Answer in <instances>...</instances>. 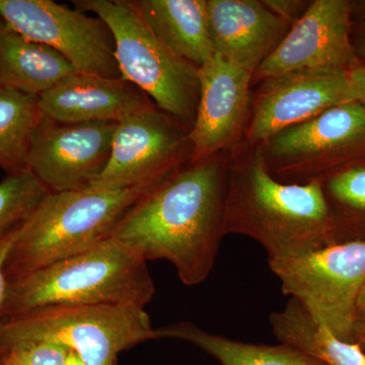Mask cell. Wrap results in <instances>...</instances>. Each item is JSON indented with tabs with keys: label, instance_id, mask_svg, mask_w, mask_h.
I'll use <instances>...</instances> for the list:
<instances>
[{
	"label": "cell",
	"instance_id": "obj_1",
	"mask_svg": "<svg viewBox=\"0 0 365 365\" xmlns=\"http://www.w3.org/2000/svg\"><path fill=\"white\" fill-rule=\"evenodd\" d=\"M228 158L190 160L134 203L112 239L145 261L170 262L185 285L204 282L225 237Z\"/></svg>",
	"mask_w": 365,
	"mask_h": 365
},
{
	"label": "cell",
	"instance_id": "obj_2",
	"mask_svg": "<svg viewBox=\"0 0 365 365\" xmlns=\"http://www.w3.org/2000/svg\"><path fill=\"white\" fill-rule=\"evenodd\" d=\"M225 232L259 242L268 261L328 246L330 211L321 182L278 181L269 172L260 145L242 140L228 158Z\"/></svg>",
	"mask_w": 365,
	"mask_h": 365
},
{
	"label": "cell",
	"instance_id": "obj_3",
	"mask_svg": "<svg viewBox=\"0 0 365 365\" xmlns=\"http://www.w3.org/2000/svg\"><path fill=\"white\" fill-rule=\"evenodd\" d=\"M155 294L148 261L116 240L7 283L0 319L50 306L145 307Z\"/></svg>",
	"mask_w": 365,
	"mask_h": 365
},
{
	"label": "cell",
	"instance_id": "obj_4",
	"mask_svg": "<svg viewBox=\"0 0 365 365\" xmlns=\"http://www.w3.org/2000/svg\"><path fill=\"white\" fill-rule=\"evenodd\" d=\"M150 190L88 186L48 194L23 223L7 255V283L110 239L129 209Z\"/></svg>",
	"mask_w": 365,
	"mask_h": 365
},
{
	"label": "cell",
	"instance_id": "obj_5",
	"mask_svg": "<svg viewBox=\"0 0 365 365\" xmlns=\"http://www.w3.org/2000/svg\"><path fill=\"white\" fill-rule=\"evenodd\" d=\"M109 26L122 78L143 91L158 109L191 129L200 95V68L181 58L144 20L136 0H74Z\"/></svg>",
	"mask_w": 365,
	"mask_h": 365
},
{
	"label": "cell",
	"instance_id": "obj_6",
	"mask_svg": "<svg viewBox=\"0 0 365 365\" xmlns=\"http://www.w3.org/2000/svg\"><path fill=\"white\" fill-rule=\"evenodd\" d=\"M155 339L157 329L138 307L50 306L0 319V341L53 343L86 365H116L124 350Z\"/></svg>",
	"mask_w": 365,
	"mask_h": 365
},
{
	"label": "cell",
	"instance_id": "obj_7",
	"mask_svg": "<svg viewBox=\"0 0 365 365\" xmlns=\"http://www.w3.org/2000/svg\"><path fill=\"white\" fill-rule=\"evenodd\" d=\"M268 263L283 294L297 300L334 337L352 343L357 299L365 283V242L328 245Z\"/></svg>",
	"mask_w": 365,
	"mask_h": 365
},
{
	"label": "cell",
	"instance_id": "obj_8",
	"mask_svg": "<svg viewBox=\"0 0 365 365\" xmlns=\"http://www.w3.org/2000/svg\"><path fill=\"white\" fill-rule=\"evenodd\" d=\"M269 172L287 184L319 181L365 160V106H336L259 144Z\"/></svg>",
	"mask_w": 365,
	"mask_h": 365
},
{
	"label": "cell",
	"instance_id": "obj_9",
	"mask_svg": "<svg viewBox=\"0 0 365 365\" xmlns=\"http://www.w3.org/2000/svg\"><path fill=\"white\" fill-rule=\"evenodd\" d=\"M190 129L151 104L118 122L105 169L91 186L153 189L191 160Z\"/></svg>",
	"mask_w": 365,
	"mask_h": 365
},
{
	"label": "cell",
	"instance_id": "obj_10",
	"mask_svg": "<svg viewBox=\"0 0 365 365\" xmlns=\"http://www.w3.org/2000/svg\"><path fill=\"white\" fill-rule=\"evenodd\" d=\"M0 18L26 39L58 52L81 73L122 78L114 37L98 16L52 0H0Z\"/></svg>",
	"mask_w": 365,
	"mask_h": 365
},
{
	"label": "cell",
	"instance_id": "obj_11",
	"mask_svg": "<svg viewBox=\"0 0 365 365\" xmlns=\"http://www.w3.org/2000/svg\"><path fill=\"white\" fill-rule=\"evenodd\" d=\"M359 64L352 43L351 1L314 0L255 71L253 81L292 72H350Z\"/></svg>",
	"mask_w": 365,
	"mask_h": 365
},
{
	"label": "cell",
	"instance_id": "obj_12",
	"mask_svg": "<svg viewBox=\"0 0 365 365\" xmlns=\"http://www.w3.org/2000/svg\"><path fill=\"white\" fill-rule=\"evenodd\" d=\"M355 101L349 72L300 71L263 79L251 97L244 141L259 145L283 129Z\"/></svg>",
	"mask_w": 365,
	"mask_h": 365
},
{
	"label": "cell",
	"instance_id": "obj_13",
	"mask_svg": "<svg viewBox=\"0 0 365 365\" xmlns=\"http://www.w3.org/2000/svg\"><path fill=\"white\" fill-rule=\"evenodd\" d=\"M116 125L59 123L43 117L31 138L26 169L50 193L86 188L107 165Z\"/></svg>",
	"mask_w": 365,
	"mask_h": 365
},
{
	"label": "cell",
	"instance_id": "obj_14",
	"mask_svg": "<svg viewBox=\"0 0 365 365\" xmlns=\"http://www.w3.org/2000/svg\"><path fill=\"white\" fill-rule=\"evenodd\" d=\"M200 95L189 131L192 160L230 153L244 140L253 74L220 54L199 71Z\"/></svg>",
	"mask_w": 365,
	"mask_h": 365
},
{
	"label": "cell",
	"instance_id": "obj_15",
	"mask_svg": "<svg viewBox=\"0 0 365 365\" xmlns=\"http://www.w3.org/2000/svg\"><path fill=\"white\" fill-rule=\"evenodd\" d=\"M206 4L213 52L252 74L294 26L262 0H207Z\"/></svg>",
	"mask_w": 365,
	"mask_h": 365
},
{
	"label": "cell",
	"instance_id": "obj_16",
	"mask_svg": "<svg viewBox=\"0 0 365 365\" xmlns=\"http://www.w3.org/2000/svg\"><path fill=\"white\" fill-rule=\"evenodd\" d=\"M153 103L124 78L78 73L39 97L43 117L66 124L118 122Z\"/></svg>",
	"mask_w": 365,
	"mask_h": 365
},
{
	"label": "cell",
	"instance_id": "obj_17",
	"mask_svg": "<svg viewBox=\"0 0 365 365\" xmlns=\"http://www.w3.org/2000/svg\"><path fill=\"white\" fill-rule=\"evenodd\" d=\"M76 73L58 52L26 39L0 21V85L40 97Z\"/></svg>",
	"mask_w": 365,
	"mask_h": 365
},
{
	"label": "cell",
	"instance_id": "obj_18",
	"mask_svg": "<svg viewBox=\"0 0 365 365\" xmlns=\"http://www.w3.org/2000/svg\"><path fill=\"white\" fill-rule=\"evenodd\" d=\"M207 0H136L155 35L181 58L201 66L215 54L208 32Z\"/></svg>",
	"mask_w": 365,
	"mask_h": 365
},
{
	"label": "cell",
	"instance_id": "obj_19",
	"mask_svg": "<svg viewBox=\"0 0 365 365\" xmlns=\"http://www.w3.org/2000/svg\"><path fill=\"white\" fill-rule=\"evenodd\" d=\"M158 339L187 341L215 357L222 365H309L314 357L285 344H252L209 333L191 322L157 329Z\"/></svg>",
	"mask_w": 365,
	"mask_h": 365
},
{
	"label": "cell",
	"instance_id": "obj_20",
	"mask_svg": "<svg viewBox=\"0 0 365 365\" xmlns=\"http://www.w3.org/2000/svg\"><path fill=\"white\" fill-rule=\"evenodd\" d=\"M269 319L272 332L281 344L329 365H365V351L359 345L334 337L294 299H289L284 309L274 312Z\"/></svg>",
	"mask_w": 365,
	"mask_h": 365
},
{
	"label": "cell",
	"instance_id": "obj_21",
	"mask_svg": "<svg viewBox=\"0 0 365 365\" xmlns=\"http://www.w3.org/2000/svg\"><path fill=\"white\" fill-rule=\"evenodd\" d=\"M42 119L39 97L0 85V168L26 169L31 138Z\"/></svg>",
	"mask_w": 365,
	"mask_h": 365
},
{
	"label": "cell",
	"instance_id": "obj_22",
	"mask_svg": "<svg viewBox=\"0 0 365 365\" xmlns=\"http://www.w3.org/2000/svg\"><path fill=\"white\" fill-rule=\"evenodd\" d=\"M321 184L330 211V228L346 220H365V160L333 173Z\"/></svg>",
	"mask_w": 365,
	"mask_h": 365
},
{
	"label": "cell",
	"instance_id": "obj_23",
	"mask_svg": "<svg viewBox=\"0 0 365 365\" xmlns=\"http://www.w3.org/2000/svg\"><path fill=\"white\" fill-rule=\"evenodd\" d=\"M49 193L30 170L9 173L0 182V239L21 227Z\"/></svg>",
	"mask_w": 365,
	"mask_h": 365
},
{
	"label": "cell",
	"instance_id": "obj_24",
	"mask_svg": "<svg viewBox=\"0 0 365 365\" xmlns=\"http://www.w3.org/2000/svg\"><path fill=\"white\" fill-rule=\"evenodd\" d=\"M69 353L43 341H0V365H66Z\"/></svg>",
	"mask_w": 365,
	"mask_h": 365
},
{
	"label": "cell",
	"instance_id": "obj_25",
	"mask_svg": "<svg viewBox=\"0 0 365 365\" xmlns=\"http://www.w3.org/2000/svg\"><path fill=\"white\" fill-rule=\"evenodd\" d=\"M272 13L294 25L306 14L312 1L307 0H262Z\"/></svg>",
	"mask_w": 365,
	"mask_h": 365
},
{
	"label": "cell",
	"instance_id": "obj_26",
	"mask_svg": "<svg viewBox=\"0 0 365 365\" xmlns=\"http://www.w3.org/2000/svg\"><path fill=\"white\" fill-rule=\"evenodd\" d=\"M21 225L0 239V311H1L2 304H4V297H6L7 287L4 264H6L7 255H9L14 241L20 234Z\"/></svg>",
	"mask_w": 365,
	"mask_h": 365
},
{
	"label": "cell",
	"instance_id": "obj_27",
	"mask_svg": "<svg viewBox=\"0 0 365 365\" xmlns=\"http://www.w3.org/2000/svg\"><path fill=\"white\" fill-rule=\"evenodd\" d=\"M352 343L365 351V283L357 299Z\"/></svg>",
	"mask_w": 365,
	"mask_h": 365
},
{
	"label": "cell",
	"instance_id": "obj_28",
	"mask_svg": "<svg viewBox=\"0 0 365 365\" xmlns=\"http://www.w3.org/2000/svg\"><path fill=\"white\" fill-rule=\"evenodd\" d=\"M349 78L357 95V101L365 106V64H359L349 72Z\"/></svg>",
	"mask_w": 365,
	"mask_h": 365
},
{
	"label": "cell",
	"instance_id": "obj_29",
	"mask_svg": "<svg viewBox=\"0 0 365 365\" xmlns=\"http://www.w3.org/2000/svg\"><path fill=\"white\" fill-rule=\"evenodd\" d=\"M359 26L352 31V43L359 60H365V19H360Z\"/></svg>",
	"mask_w": 365,
	"mask_h": 365
},
{
	"label": "cell",
	"instance_id": "obj_30",
	"mask_svg": "<svg viewBox=\"0 0 365 365\" xmlns=\"http://www.w3.org/2000/svg\"><path fill=\"white\" fill-rule=\"evenodd\" d=\"M66 365H86L78 355L74 354L73 352L69 353L68 359H67Z\"/></svg>",
	"mask_w": 365,
	"mask_h": 365
},
{
	"label": "cell",
	"instance_id": "obj_31",
	"mask_svg": "<svg viewBox=\"0 0 365 365\" xmlns=\"http://www.w3.org/2000/svg\"><path fill=\"white\" fill-rule=\"evenodd\" d=\"M309 365H329V364H327V362L323 361V360L314 359V361L312 362V364H309Z\"/></svg>",
	"mask_w": 365,
	"mask_h": 365
},
{
	"label": "cell",
	"instance_id": "obj_32",
	"mask_svg": "<svg viewBox=\"0 0 365 365\" xmlns=\"http://www.w3.org/2000/svg\"><path fill=\"white\" fill-rule=\"evenodd\" d=\"M117 365V364H116Z\"/></svg>",
	"mask_w": 365,
	"mask_h": 365
}]
</instances>
